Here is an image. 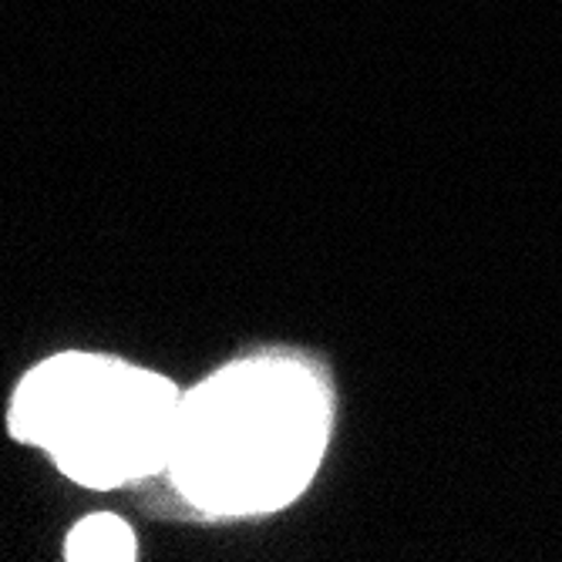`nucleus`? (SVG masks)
<instances>
[{"label": "nucleus", "instance_id": "f257e3e1", "mask_svg": "<svg viewBox=\"0 0 562 562\" xmlns=\"http://www.w3.org/2000/svg\"><path fill=\"white\" fill-rule=\"evenodd\" d=\"M327 438L324 381L293 357H252L179 397L166 475L206 516H263L311 485Z\"/></svg>", "mask_w": 562, "mask_h": 562}, {"label": "nucleus", "instance_id": "f03ea898", "mask_svg": "<svg viewBox=\"0 0 562 562\" xmlns=\"http://www.w3.org/2000/svg\"><path fill=\"white\" fill-rule=\"evenodd\" d=\"M182 391L105 353H58L37 364L11 401V435L44 448L85 488L166 475Z\"/></svg>", "mask_w": 562, "mask_h": 562}, {"label": "nucleus", "instance_id": "7ed1b4c3", "mask_svg": "<svg viewBox=\"0 0 562 562\" xmlns=\"http://www.w3.org/2000/svg\"><path fill=\"white\" fill-rule=\"evenodd\" d=\"M135 532L119 516H88L65 542V555L75 562H125L135 559Z\"/></svg>", "mask_w": 562, "mask_h": 562}]
</instances>
